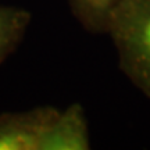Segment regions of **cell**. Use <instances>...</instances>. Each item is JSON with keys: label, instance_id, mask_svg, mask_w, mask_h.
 <instances>
[{"label": "cell", "instance_id": "6da1fadb", "mask_svg": "<svg viewBox=\"0 0 150 150\" xmlns=\"http://www.w3.org/2000/svg\"><path fill=\"white\" fill-rule=\"evenodd\" d=\"M107 33L120 70L150 99V0H124L112 11Z\"/></svg>", "mask_w": 150, "mask_h": 150}, {"label": "cell", "instance_id": "7a4b0ae2", "mask_svg": "<svg viewBox=\"0 0 150 150\" xmlns=\"http://www.w3.org/2000/svg\"><path fill=\"white\" fill-rule=\"evenodd\" d=\"M59 108L40 106L0 114V150H40L45 134Z\"/></svg>", "mask_w": 150, "mask_h": 150}, {"label": "cell", "instance_id": "3957f363", "mask_svg": "<svg viewBox=\"0 0 150 150\" xmlns=\"http://www.w3.org/2000/svg\"><path fill=\"white\" fill-rule=\"evenodd\" d=\"M91 149L89 127L85 110L72 103L59 110L45 134L40 150H88Z\"/></svg>", "mask_w": 150, "mask_h": 150}, {"label": "cell", "instance_id": "277c9868", "mask_svg": "<svg viewBox=\"0 0 150 150\" xmlns=\"http://www.w3.org/2000/svg\"><path fill=\"white\" fill-rule=\"evenodd\" d=\"M31 18L32 16L28 10L0 6V64L20 46Z\"/></svg>", "mask_w": 150, "mask_h": 150}, {"label": "cell", "instance_id": "5b68a950", "mask_svg": "<svg viewBox=\"0 0 150 150\" xmlns=\"http://www.w3.org/2000/svg\"><path fill=\"white\" fill-rule=\"evenodd\" d=\"M74 17L91 33H107L112 11L124 0H67Z\"/></svg>", "mask_w": 150, "mask_h": 150}]
</instances>
